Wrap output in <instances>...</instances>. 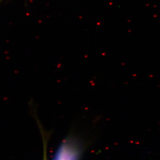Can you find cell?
<instances>
[{
    "instance_id": "cell-1",
    "label": "cell",
    "mask_w": 160,
    "mask_h": 160,
    "mask_svg": "<svg viewBox=\"0 0 160 160\" xmlns=\"http://www.w3.org/2000/svg\"><path fill=\"white\" fill-rule=\"evenodd\" d=\"M1 1V0H0V1Z\"/></svg>"
}]
</instances>
